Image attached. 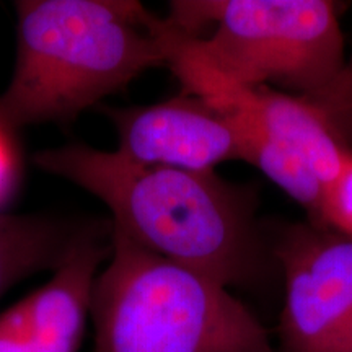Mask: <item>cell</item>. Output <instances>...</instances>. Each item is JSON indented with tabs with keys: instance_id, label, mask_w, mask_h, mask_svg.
Wrapping results in <instances>:
<instances>
[{
	"instance_id": "cell-4",
	"label": "cell",
	"mask_w": 352,
	"mask_h": 352,
	"mask_svg": "<svg viewBox=\"0 0 352 352\" xmlns=\"http://www.w3.org/2000/svg\"><path fill=\"white\" fill-rule=\"evenodd\" d=\"M170 12L175 41L223 80L274 82L328 109L344 96V41L331 2L178 0Z\"/></svg>"
},
{
	"instance_id": "cell-13",
	"label": "cell",
	"mask_w": 352,
	"mask_h": 352,
	"mask_svg": "<svg viewBox=\"0 0 352 352\" xmlns=\"http://www.w3.org/2000/svg\"><path fill=\"white\" fill-rule=\"evenodd\" d=\"M333 352H352V311L341 329Z\"/></svg>"
},
{
	"instance_id": "cell-3",
	"label": "cell",
	"mask_w": 352,
	"mask_h": 352,
	"mask_svg": "<svg viewBox=\"0 0 352 352\" xmlns=\"http://www.w3.org/2000/svg\"><path fill=\"white\" fill-rule=\"evenodd\" d=\"M96 352H277L227 287L127 239L111 223V259L95 277Z\"/></svg>"
},
{
	"instance_id": "cell-9",
	"label": "cell",
	"mask_w": 352,
	"mask_h": 352,
	"mask_svg": "<svg viewBox=\"0 0 352 352\" xmlns=\"http://www.w3.org/2000/svg\"><path fill=\"white\" fill-rule=\"evenodd\" d=\"M254 103L272 134L307 162L324 189L351 152L338 134L329 109L305 96L267 87L254 88Z\"/></svg>"
},
{
	"instance_id": "cell-5",
	"label": "cell",
	"mask_w": 352,
	"mask_h": 352,
	"mask_svg": "<svg viewBox=\"0 0 352 352\" xmlns=\"http://www.w3.org/2000/svg\"><path fill=\"white\" fill-rule=\"evenodd\" d=\"M296 227L276 254L284 270L279 352H333L352 311V239Z\"/></svg>"
},
{
	"instance_id": "cell-7",
	"label": "cell",
	"mask_w": 352,
	"mask_h": 352,
	"mask_svg": "<svg viewBox=\"0 0 352 352\" xmlns=\"http://www.w3.org/2000/svg\"><path fill=\"white\" fill-rule=\"evenodd\" d=\"M111 223L82 230L51 280L0 314V352H78Z\"/></svg>"
},
{
	"instance_id": "cell-8",
	"label": "cell",
	"mask_w": 352,
	"mask_h": 352,
	"mask_svg": "<svg viewBox=\"0 0 352 352\" xmlns=\"http://www.w3.org/2000/svg\"><path fill=\"white\" fill-rule=\"evenodd\" d=\"M212 101V107L228 114L239 134L241 160L258 166L323 227V183L300 155L270 131L254 103V88L230 83Z\"/></svg>"
},
{
	"instance_id": "cell-10",
	"label": "cell",
	"mask_w": 352,
	"mask_h": 352,
	"mask_svg": "<svg viewBox=\"0 0 352 352\" xmlns=\"http://www.w3.org/2000/svg\"><path fill=\"white\" fill-rule=\"evenodd\" d=\"M83 228L51 217L0 214V297L34 272L56 271Z\"/></svg>"
},
{
	"instance_id": "cell-6",
	"label": "cell",
	"mask_w": 352,
	"mask_h": 352,
	"mask_svg": "<svg viewBox=\"0 0 352 352\" xmlns=\"http://www.w3.org/2000/svg\"><path fill=\"white\" fill-rule=\"evenodd\" d=\"M118 132V151L140 165L188 171H214L241 160L239 134L226 111L195 95L148 107H98Z\"/></svg>"
},
{
	"instance_id": "cell-12",
	"label": "cell",
	"mask_w": 352,
	"mask_h": 352,
	"mask_svg": "<svg viewBox=\"0 0 352 352\" xmlns=\"http://www.w3.org/2000/svg\"><path fill=\"white\" fill-rule=\"evenodd\" d=\"M19 179V164L10 140V131L0 126V206L12 196Z\"/></svg>"
},
{
	"instance_id": "cell-1",
	"label": "cell",
	"mask_w": 352,
	"mask_h": 352,
	"mask_svg": "<svg viewBox=\"0 0 352 352\" xmlns=\"http://www.w3.org/2000/svg\"><path fill=\"white\" fill-rule=\"evenodd\" d=\"M34 164L103 201L113 227L134 243L223 287L259 270L252 201L214 171L140 165L83 144L39 152Z\"/></svg>"
},
{
	"instance_id": "cell-11",
	"label": "cell",
	"mask_w": 352,
	"mask_h": 352,
	"mask_svg": "<svg viewBox=\"0 0 352 352\" xmlns=\"http://www.w3.org/2000/svg\"><path fill=\"white\" fill-rule=\"evenodd\" d=\"M321 219L323 227L352 239V151L344 158L340 173L323 189Z\"/></svg>"
},
{
	"instance_id": "cell-2",
	"label": "cell",
	"mask_w": 352,
	"mask_h": 352,
	"mask_svg": "<svg viewBox=\"0 0 352 352\" xmlns=\"http://www.w3.org/2000/svg\"><path fill=\"white\" fill-rule=\"evenodd\" d=\"M15 72L0 126L69 124L140 74L166 65L151 12L121 0H20Z\"/></svg>"
}]
</instances>
